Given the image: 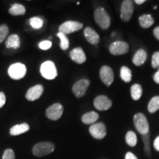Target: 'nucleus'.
Returning a JSON list of instances; mask_svg holds the SVG:
<instances>
[{"instance_id":"26","label":"nucleus","mask_w":159,"mask_h":159,"mask_svg":"<svg viewBox=\"0 0 159 159\" xmlns=\"http://www.w3.org/2000/svg\"><path fill=\"white\" fill-rule=\"evenodd\" d=\"M126 143L130 147H135L137 144V136L134 131H128L125 136Z\"/></svg>"},{"instance_id":"22","label":"nucleus","mask_w":159,"mask_h":159,"mask_svg":"<svg viewBox=\"0 0 159 159\" xmlns=\"http://www.w3.org/2000/svg\"><path fill=\"white\" fill-rule=\"evenodd\" d=\"M26 12L25 6L21 4L15 3L11 6L9 9V13L13 16H21L24 15Z\"/></svg>"},{"instance_id":"33","label":"nucleus","mask_w":159,"mask_h":159,"mask_svg":"<svg viewBox=\"0 0 159 159\" xmlns=\"http://www.w3.org/2000/svg\"><path fill=\"white\" fill-rule=\"evenodd\" d=\"M152 68H158V67H159V51L156 52L152 55Z\"/></svg>"},{"instance_id":"12","label":"nucleus","mask_w":159,"mask_h":159,"mask_svg":"<svg viewBox=\"0 0 159 159\" xmlns=\"http://www.w3.org/2000/svg\"><path fill=\"white\" fill-rule=\"evenodd\" d=\"M90 82L87 79H81L74 84L72 87V91L75 96L77 97H82L86 92Z\"/></svg>"},{"instance_id":"7","label":"nucleus","mask_w":159,"mask_h":159,"mask_svg":"<svg viewBox=\"0 0 159 159\" xmlns=\"http://www.w3.org/2000/svg\"><path fill=\"white\" fill-rule=\"evenodd\" d=\"M83 25L82 23L75 21H67L63 23L59 27V33H62L63 34H70L75 33L83 28Z\"/></svg>"},{"instance_id":"10","label":"nucleus","mask_w":159,"mask_h":159,"mask_svg":"<svg viewBox=\"0 0 159 159\" xmlns=\"http://www.w3.org/2000/svg\"><path fill=\"white\" fill-rule=\"evenodd\" d=\"M99 77L105 85H106L107 86H110L114 80L113 69L108 66H103L99 70Z\"/></svg>"},{"instance_id":"25","label":"nucleus","mask_w":159,"mask_h":159,"mask_svg":"<svg viewBox=\"0 0 159 159\" xmlns=\"http://www.w3.org/2000/svg\"><path fill=\"white\" fill-rule=\"evenodd\" d=\"M148 109L151 114H153L159 110V96H156L150 99L148 103Z\"/></svg>"},{"instance_id":"30","label":"nucleus","mask_w":159,"mask_h":159,"mask_svg":"<svg viewBox=\"0 0 159 159\" xmlns=\"http://www.w3.org/2000/svg\"><path fill=\"white\" fill-rule=\"evenodd\" d=\"M9 33V29L6 25H0V43L6 39Z\"/></svg>"},{"instance_id":"41","label":"nucleus","mask_w":159,"mask_h":159,"mask_svg":"<svg viewBox=\"0 0 159 159\" xmlns=\"http://www.w3.org/2000/svg\"><path fill=\"white\" fill-rule=\"evenodd\" d=\"M156 8H157V6H155V7H154V9H155V10H156Z\"/></svg>"},{"instance_id":"37","label":"nucleus","mask_w":159,"mask_h":159,"mask_svg":"<svg viewBox=\"0 0 159 159\" xmlns=\"http://www.w3.org/2000/svg\"><path fill=\"white\" fill-rule=\"evenodd\" d=\"M153 35H155V37H156V39L159 41V26L158 27H156V28L154 29Z\"/></svg>"},{"instance_id":"4","label":"nucleus","mask_w":159,"mask_h":159,"mask_svg":"<svg viewBox=\"0 0 159 159\" xmlns=\"http://www.w3.org/2000/svg\"><path fill=\"white\" fill-rule=\"evenodd\" d=\"M40 72L47 80H53L57 76L56 66L52 61H47L43 62L40 68Z\"/></svg>"},{"instance_id":"5","label":"nucleus","mask_w":159,"mask_h":159,"mask_svg":"<svg viewBox=\"0 0 159 159\" xmlns=\"http://www.w3.org/2000/svg\"><path fill=\"white\" fill-rule=\"evenodd\" d=\"M27 73V68L25 65L21 63H16L10 66L8 69V75L12 79L18 80L22 79Z\"/></svg>"},{"instance_id":"29","label":"nucleus","mask_w":159,"mask_h":159,"mask_svg":"<svg viewBox=\"0 0 159 159\" xmlns=\"http://www.w3.org/2000/svg\"><path fill=\"white\" fill-rule=\"evenodd\" d=\"M43 24V20L39 17H33L30 19V26L33 29H41L42 27Z\"/></svg>"},{"instance_id":"21","label":"nucleus","mask_w":159,"mask_h":159,"mask_svg":"<svg viewBox=\"0 0 159 159\" xmlns=\"http://www.w3.org/2000/svg\"><path fill=\"white\" fill-rule=\"evenodd\" d=\"M139 25L143 28H150L154 24V19L150 14H144L139 17Z\"/></svg>"},{"instance_id":"1","label":"nucleus","mask_w":159,"mask_h":159,"mask_svg":"<svg viewBox=\"0 0 159 159\" xmlns=\"http://www.w3.org/2000/svg\"><path fill=\"white\" fill-rule=\"evenodd\" d=\"M94 17L96 23L101 28L107 30L111 25V17L108 12L103 7H97L94 13Z\"/></svg>"},{"instance_id":"24","label":"nucleus","mask_w":159,"mask_h":159,"mask_svg":"<svg viewBox=\"0 0 159 159\" xmlns=\"http://www.w3.org/2000/svg\"><path fill=\"white\" fill-rule=\"evenodd\" d=\"M120 77L125 83H130L132 79V72L128 67L122 66L120 69Z\"/></svg>"},{"instance_id":"13","label":"nucleus","mask_w":159,"mask_h":159,"mask_svg":"<svg viewBox=\"0 0 159 159\" xmlns=\"http://www.w3.org/2000/svg\"><path fill=\"white\" fill-rule=\"evenodd\" d=\"M112 101L105 95L97 96L94 100V106L99 111H107L112 106Z\"/></svg>"},{"instance_id":"28","label":"nucleus","mask_w":159,"mask_h":159,"mask_svg":"<svg viewBox=\"0 0 159 159\" xmlns=\"http://www.w3.org/2000/svg\"><path fill=\"white\" fill-rule=\"evenodd\" d=\"M150 133L146 135L143 136V142L144 144V152L146 156L150 158L151 157V150H150Z\"/></svg>"},{"instance_id":"3","label":"nucleus","mask_w":159,"mask_h":159,"mask_svg":"<svg viewBox=\"0 0 159 159\" xmlns=\"http://www.w3.org/2000/svg\"><path fill=\"white\" fill-rule=\"evenodd\" d=\"M134 122L135 128L139 134H142V136L149 134L150 127H149L148 119L146 118L145 115L142 113L136 114L134 117Z\"/></svg>"},{"instance_id":"9","label":"nucleus","mask_w":159,"mask_h":159,"mask_svg":"<svg viewBox=\"0 0 159 159\" xmlns=\"http://www.w3.org/2000/svg\"><path fill=\"white\" fill-rule=\"evenodd\" d=\"M89 133L94 139H102L107 134L106 127L102 122L94 123L89 128Z\"/></svg>"},{"instance_id":"6","label":"nucleus","mask_w":159,"mask_h":159,"mask_svg":"<svg viewBox=\"0 0 159 159\" xmlns=\"http://www.w3.org/2000/svg\"><path fill=\"white\" fill-rule=\"evenodd\" d=\"M134 11V2L131 0H125L122 2L121 5L120 16L122 21H129L132 18L133 13Z\"/></svg>"},{"instance_id":"16","label":"nucleus","mask_w":159,"mask_h":159,"mask_svg":"<svg viewBox=\"0 0 159 159\" xmlns=\"http://www.w3.org/2000/svg\"><path fill=\"white\" fill-rule=\"evenodd\" d=\"M84 36L86 41L91 44L96 45L99 42V35L91 27H86L84 30Z\"/></svg>"},{"instance_id":"17","label":"nucleus","mask_w":159,"mask_h":159,"mask_svg":"<svg viewBox=\"0 0 159 159\" xmlns=\"http://www.w3.org/2000/svg\"><path fill=\"white\" fill-rule=\"evenodd\" d=\"M21 45V40L20 37L16 34H13L7 38L5 41V46L7 48L19 49Z\"/></svg>"},{"instance_id":"15","label":"nucleus","mask_w":159,"mask_h":159,"mask_svg":"<svg viewBox=\"0 0 159 159\" xmlns=\"http://www.w3.org/2000/svg\"><path fill=\"white\" fill-rule=\"evenodd\" d=\"M70 58L75 63L78 64H82L86 61V56L81 47H77V48L73 49L69 53Z\"/></svg>"},{"instance_id":"19","label":"nucleus","mask_w":159,"mask_h":159,"mask_svg":"<svg viewBox=\"0 0 159 159\" xmlns=\"http://www.w3.org/2000/svg\"><path fill=\"white\" fill-rule=\"evenodd\" d=\"M147 57H148V55H147V52H145V50L142 49H139L135 53L134 56L133 57V63L136 66H142L146 61Z\"/></svg>"},{"instance_id":"18","label":"nucleus","mask_w":159,"mask_h":159,"mask_svg":"<svg viewBox=\"0 0 159 159\" xmlns=\"http://www.w3.org/2000/svg\"><path fill=\"white\" fill-rule=\"evenodd\" d=\"M30 130V126L27 123H22V124L14 125L10 130V134L11 136H19L27 132Z\"/></svg>"},{"instance_id":"38","label":"nucleus","mask_w":159,"mask_h":159,"mask_svg":"<svg viewBox=\"0 0 159 159\" xmlns=\"http://www.w3.org/2000/svg\"><path fill=\"white\" fill-rule=\"evenodd\" d=\"M153 80H154L155 82H156V83H158V84H159V68H158V71H157V72L154 75Z\"/></svg>"},{"instance_id":"20","label":"nucleus","mask_w":159,"mask_h":159,"mask_svg":"<svg viewBox=\"0 0 159 159\" xmlns=\"http://www.w3.org/2000/svg\"><path fill=\"white\" fill-rule=\"evenodd\" d=\"M99 119V114L94 111H90V112L85 113L83 115L81 120L84 124L90 125L94 124L95 122Z\"/></svg>"},{"instance_id":"27","label":"nucleus","mask_w":159,"mask_h":159,"mask_svg":"<svg viewBox=\"0 0 159 159\" xmlns=\"http://www.w3.org/2000/svg\"><path fill=\"white\" fill-rule=\"evenodd\" d=\"M57 36L61 39V43H60V47L62 50H66L69 47V41L68 38L66 35L63 34L62 33H58L57 34Z\"/></svg>"},{"instance_id":"8","label":"nucleus","mask_w":159,"mask_h":159,"mask_svg":"<svg viewBox=\"0 0 159 159\" xmlns=\"http://www.w3.org/2000/svg\"><path fill=\"white\" fill-rule=\"evenodd\" d=\"M63 113V107L60 103H55L50 105L46 111V116L49 119L56 121L61 118Z\"/></svg>"},{"instance_id":"32","label":"nucleus","mask_w":159,"mask_h":159,"mask_svg":"<svg viewBox=\"0 0 159 159\" xmlns=\"http://www.w3.org/2000/svg\"><path fill=\"white\" fill-rule=\"evenodd\" d=\"M52 42L50 41H48V40H46V41H43L39 43V48L42 50H47V49H50L52 47Z\"/></svg>"},{"instance_id":"2","label":"nucleus","mask_w":159,"mask_h":159,"mask_svg":"<svg viewBox=\"0 0 159 159\" xmlns=\"http://www.w3.org/2000/svg\"><path fill=\"white\" fill-rule=\"evenodd\" d=\"M55 150V144L49 142H40L33 148V154L36 157H43Z\"/></svg>"},{"instance_id":"36","label":"nucleus","mask_w":159,"mask_h":159,"mask_svg":"<svg viewBox=\"0 0 159 159\" xmlns=\"http://www.w3.org/2000/svg\"><path fill=\"white\" fill-rule=\"evenodd\" d=\"M153 146H154V148L156 149L157 151H159V136L158 137H156V139H155Z\"/></svg>"},{"instance_id":"40","label":"nucleus","mask_w":159,"mask_h":159,"mask_svg":"<svg viewBox=\"0 0 159 159\" xmlns=\"http://www.w3.org/2000/svg\"><path fill=\"white\" fill-rule=\"evenodd\" d=\"M77 5H80V2H77Z\"/></svg>"},{"instance_id":"14","label":"nucleus","mask_w":159,"mask_h":159,"mask_svg":"<svg viewBox=\"0 0 159 159\" xmlns=\"http://www.w3.org/2000/svg\"><path fill=\"white\" fill-rule=\"evenodd\" d=\"M43 92V86L42 85H36L31 87L26 93V99L29 101H35L39 99Z\"/></svg>"},{"instance_id":"34","label":"nucleus","mask_w":159,"mask_h":159,"mask_svg":"<svg viewBox=\"0 0 159 159\" xmlns=\"http://www.w3.org/2000/svg\"><path fill=\"white\" fill-rule=\"evenodd\" d=\"M6 102V97L3 92H0V108H2Z\"/></svg>"},{"instance_id":"11","label":"nucleus","mask_w":159,"mask_h":159,"mask_svg":"<svg viewBox=\"0 0 159 159\" xmlns=\"http://www.w3.org/2000/svg\"><path fill=\"white\" fill-rule=\"evenodd\" d=\"M109 51L114 55L126 54L129 51V45L125 41H117L112 43L109 47Z\"/></svg>"},{"instance_id":"23","label":"nucleus","mask_w":159,"mask_h":159,"mask_svg":"<svg viewBox=\"0 0 159 159\" xmlns=\"http://www.w3.org/2000/svg\"><path fill=\"white\" fill-rule=\"evenodd\" d=\"M131 97L134 100H139L142 96V88L139 84H134L130 89Z\"/></svg>"},{"instance_id":"39","label":"nucleus","mask_w":159,"mask_h":159,"mask_svg":"<svg viewBox=\"0 0 159 159\" xmlns=\"http://www.w3.org/2000/svg\"><path fill=\"white\" fill-rule=\"evenodd\" d=\"M135 2H136L137 5H142V4L145 2V0H136Z\"/></svg>"},{"instance_id":"31","label":"nucleus","mask_w":159,"mask_h":159,"mask_svg":"<svg viewBox=\"0 0 159 159\" xmlns=\"http://www.w3.org/2000/svg\"><path fill=\"white\" fill-rule=\"evenodd\" d=\"M2 159H15V153L11 149H7L4 152Z\"/></svg>"},{"instance_id":"35","label":"nucleus","mask_w":159,"mask_h":159,"mask_svg":"<svg viewBox=\"0 0 159 159\" xmlns=\"http://www.w3.org/2000/svg\"><path fill=\"white\" fill-rule=\"evenodd\" d=\"M125 159H138V158H137V157L135 156L134 153H132V152H127L126 155H125Z\"/></svg>"}]
</instances>
